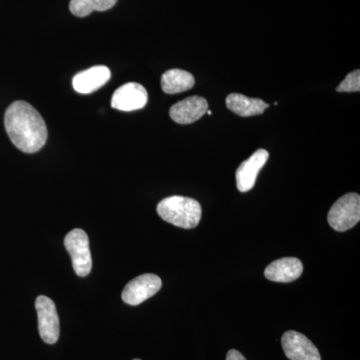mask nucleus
Returning a JSON list of instances; mask_svg holds the SVG:
<instances>
[{
    "mask_svg": "<svg viewBox=\"0 0 360 360\" xmlns=\"http://www.w3.org/2000/svg\"><path fill=\"white\" fill-rule=\"evenodd\" d=\"M4 127L14 146L25 153H34L47 141V127L39 111L26 101H15L4 115Z\"/></svg>",
    "mask_w": 360,
    "mask_h": 360,
    "instance_id": "1",
    "label": "nucleus"
},
{
    "mask_svg": "<svg viewBox=\"0 0 360 360\" xmlns=\"http://www.w3.org/2000/svg\"><path fill=\"white\" fill-rule=\"evenodd\" d=\"M156 210L165 221L184 229L198 226L202 214L200 203L198 200L179 195L170 196L161 200Z\"/></svg>",
    "mask_w": 360,
    "mask_h": 360,
    "instance_id": "2",
    "label": "nucleus"
},
{
    "mask_svg": "<svg viewBox=\"0 0 360 360\" xmlns=\"http://www.w3.org/2000/svg\"><path fill=\"white\" fill-rule=\"evenodd\" d=\"M328 224L335 231H349L360 220V196L357 193H347L336 200L328 215Z\"/></svg>",
    "mask_w": 360,
    "mask_h": 360,
    "instance_id": "3",
    "label": "nucleus"
},
{
    "mask_svg": "<svg viewBox=\"0 0 360 360\" xmlns=\"http://www.w3.org/2000/svg\"><path fill=\"white\" fill-rule=\"evenodd\" d=\"M65 245L70 255L75 274L80 277L89 276L92 269V258L86 232L73 229L65 236Z\"/></svg>",
    "mask_w": 360,
    "mask_h": 360,
    "instance_id": "4",
    "label": "nucleus"
},
{
    "mask_svg": "<svg viewBox=\"0 0 360 360\" xmlns=\"http://www.w3.org/2000/svg\"><path fill=\"white\" fill-rule=\"evenodd\" d=\"M39 319L40 338L47 345H54L59 338V317L53 300L45 295H39L35 302Z\"/></svg>",
    "mask_w": 360,
    "mask_h": 360,
    "instance_id": "5",
    "label": "nucleus"
},
{
    "mask_svg": "<svg viewBox=\"0 0 360 360\" xmlns=\"http://www.w3.org/2000/svg\"><path fill=\"white\" fill-rule=\"evenodd\" d=\"M162 281L156 274H146L135 277L125 285L122 291L123 302L129 305H139L153 297L160 290Z\"/></svg>",
    "mask_w": 360,
    "mask_h": 360,
    "instance_id": "6",
    "label": "nucleus"
},
{
    "mask_svg": "<svg viewBox=\"0 0 360 360\" xmlns=\"http://www.w3.org/2000/svg\"><path fill=\"white\" fill-rule=\"evenodd\" d=\"M284 354L290 360H321L319 349L302 333L286 331L281 338Z\"/></svg>",
    "mask_w": 360,
    "mask_h": 360,
    "instance_id": "7",
    "label": "nucleus"
},
{
    "mask_svg": "<svg viewBox=\"0 0 360 360\" xmlns=\"http://www.w3.org/2000/svg\"><path fill=\"white\" fill-rule=\"evenodd\" d=\"M148 101L146 89L136 82H129L115 90L111 98V106L117 110L134 111L143 108Z\"/></svg>",
    "mask_w": 360,
    "mask_h": 360,
    "instance_id": "8",
    "label": "nucleus"
},
{
    "mask_svg": "<svg viewBox=\"0 0 360 360\" xmlns=\"http://www.w3.org/2000/svg\"><path fill=\"white\" fill-rule=\"evenodd\" d=\"M269 153L258 149L248 160L243 161L236 172V186L240 193H248L255 186V180L262 168L269 160Z\"/></svg>",
    "mask_w": 360,
    "mask_h": 360,
    "instance_id": "9",
    "label": "nucleus"
},
{
    "mask_svg": "<svg viewBox=\"0 0 360 360\" xmlns=\"http://www.w3.org/2000/svg\"><path fill=\"white\" fill-rule=\"evenodd\" d=\"M208 110L207 101L203 97L194 96L175 103L169 110V115L174 122L189 124L198 122Z\"/></svg>",
    "mask_w": 360,
    "mask_h": 360,
    "instance_id": "10",
    "label": "nucleus"
},
{
    "mask_svg": "<svg viewBox=\"0 0 360 360\" xmlns=\"http://www.w3.org/2000/svg\"><path fill=\"white\" fill-rule=\"evenodd\" d=\"M302 262L298 258L284 257L271 262L265 269L264 276L274 283H292L302 276Z\"/></svg>",
    "mask_w": 360,
    "mask_h": 360,
    "instance_id": "11",
    "label": "nucleus"
},
{
    "mask_svg": "<svg viewBox=\"0 0 360 360\" xmlns=\"http://www.w3.org/2000/svg\"><path fill=\"white\" fill-rule=\"evenodd\" d=\"M110 77V70L108 66H94V68L77 73L73 77V89L78 94H92L108 82Z\"/></svg>",
    "mask_w": 360,
    "mask_h": 360,
    "instance_id": "12",
    "label": "nucleus"
},
{
    "mask_svg": "<svg viewBox=\"0 0 360 360\" xmlns=\"http://www.w3.org/2000/svg\"><path fill=\"white\" fill-rule=\"evenodd\" d=\"M226 106L229 110L243 117L262 115L269 104L259 98H250L243 94H231L226 97Z\"/></svg>",
    "mask_w": 360,
    "mask_h": 360,
    "instance_id": "13",
    "label": "nucleus"
},
{
    "mask_svg": "<svg viewBox=\"0 0 360 360\" xmlns=\"http://www.w3.org/2000/svg\"><path fill=\"white\" fill-rule=\"evenodd\" d=\"M195 84L194 77L188 71L170 70L161 77V89L167 94H181L193 89Z\"/></svg>",
    "mask_w": 360,
    "mask_h": 360,
    "instance_id": "14",
    "label": "nucleus"
},
{
    "mask_svg": "<svg viewBox=\"0 0 360 360\" xmlns=\"http://www.w3.org/2000/svg\"><path fill=\"white\" fill-rule=\"evenodd\" d=\"M117 0H70V13L77 18H85L94 11H106L115 6Z\"/></svg>",
    "mask_w": 360,
    "mask_h": 360,
    "instance_id": "15",
    "label": "nucleus"
},
{
    "mask_svg": "<svg viewBox=\"0 0 360 360\" xmlns=\"http://www.w3.org/2000/svg\"><path fill=\"white\" fill-rule=\"evenodd\" d=\"M360 90V71H352L347 75L345 79L338 85L336 91L338 92H359Z\"/></svg>",
    "mask_w": 360,
    "mask_h": 360,
    "instance_id": "16",
    "label": "nucleus"
},
{
    "mask_svg": "<svg viewBox=\"0 0 360 360\" xmlns=\"http://www.w3.org/2000/svg\"><path fill=\"white\" fill-rule=\"evenodd\" d=\"M226 360H246V359L238 350L231 349L227 352Z\"/></svg>",
    "mask_w": 360,
    "mask_h": 360,
    "instance_id": "17",
    "label": "nucleus"
},
{
    "mask_svg": "<svg viewBox=\"0 0 360 360\" xmlns=\"http://www.w3.org/2000/svg\"><path fill=\"white\" fill-rule=\"evenodd\" d=\"M206 113H207L208 115H212V111L210 110L206 111Z\"/></svg>",
    "mask_w": 360,
    "mask_h": 360,
    "instance_id": "18",
    "label": "nucleus"
},
{
    "mask_svg": "<svg viewBox=\"0 0 360 360\" xmlns=\"http://www.w3.org/2000/svg\"><path fill=\"white\" fill-rule=\"evenodd\" d=\"M134 360H141V359H134Z\"/></svg>",
    "mask_w": 360,
    "mask_h": 360,
    "instance_id": "19",
    "label": "nucleus"
}]
</instances>
